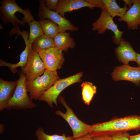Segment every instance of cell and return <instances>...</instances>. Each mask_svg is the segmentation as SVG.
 <instances>
[{
    "instance_id": "1",
    "label": "cell",
    "mask_w": 140,
    "mask_h": 140,
    "mask_svg": "<svg viewBox=\"0 0 140 140\" xmlns=\"http://www.w3.org/2000/svg\"><path fill=\"white\" fill-rule=\"evenodd\" d=\"M139 130L140 116L135 115L93 124L88 134L92 137L111 136L117 133Z\"/></svg>"
},
{
    "instance_id": "2",
    "label": "cell",
    "mask_w": 140,
    "mask_h": 140,
    "mask_svg": "<svg viewBox=\"0 0 140 140\" xmlns=\"http://www.w3.org/2000/svg\"><path fill=\"white\" fill-rule=\"evenodd\" d=\"M0 17L5 24L11 23L15 27L23 26L34 19L29 8L24 10L15 0H2L0 1Z\"/></svg>"
},
{
    "instance_id": "3",
    "label": "cell",
    "mask_w": 140,
    "mask_h": 140,
    "mask_svg": "<svg viewBox=\"0 0 140 140\" xmlns=\"http://www.w3.org/2000/svg\"><path fill=\"white\" fill-rule=\"evenodd\" d=\"M19 78L14 94L6 105L5 109L25 110L34 108L37 106L28 94L25 75L20 71L18 72Z\"/></svg>"
},
{
    "instance_id": "4",
    "label": "cell",
    "mask_w": 140,
    "mask_h": 140,
    "mask_svg": "<svg viewBox=\"0 0 140 140\" xmlns=\"http://www.w3.org/2000/svg\"><path fill=\"white\" fill-rule=\"evenodd\" d=\"M59 79L57 71L46 70L43 75L30 81H26L29 95L32 100H38L41 96Z\"/></svg>"
},
{
    "instance_id": "5",
    "label": "cell",
    "mask_w": 140,
    "mask_h": 140,
    "mask_svg": "<svg viewBox=\"0 0 140 140\" xmlns=\"http://www.w3.org/2000/svg\"><path fill=\"white\" fill-rule=\"evenodd\" d=\"M83 75V72H80L64 79H59L44 93L38 100L46 102L51 108H54L53 103L58 107L57 99L60 93L69 86L81 82Z\"/></svg>"
},
{
    "instance_id": "6",
    "label": "cell",
    "mask_w": 140,
    "mask_h": 140,
    "mask_svg": "<svg viewBox=\"0 0 140 140\" xmlns=\"http://www.w3.org/2000/svg\"><path fill=\"white\" fill-rule=\"evenodd\" d=\"M58 98L59 101L66 108V111L64 113L58 110L55 111V114L62 117L68 123L72 131L74 139L88 134L91 125L86 124L79 120L62 96L59 95Z\"/></svg>"
},
{
    "instance_id": "7",
    "label": "cell",
    "mask_w": 140,
    "mask_h": 140,
    "mask_svg": "<svg viewBox=\"0 0 140 140\" xmlns=\"http://www.w3.org/2000/svg\"><path fill=\"white\" fill-rule=\"evenodd\" d=\"M113 18L105 10L101 9L99 17L93 23L92 30L97 31L98 34H103L107 29L111 30L114 34L113 37V43L119 45L124 31L119 30Z\"/></svg>"
},
{
    "instance_id": "8",
    "label": "cell",
    "mask_w": 140,
    "mask_h": 140,
    "mask_svg": "<svg viewBox=\"0 0 140 140\" xmlns=\"http://www.w3.org/2000/svg\"><path fill=\"white\" fill-rule=\"evenodd\" d=\"M39 1V8L37 16L40 19H49L55 23L58 26L59 33L65 32L66 30L78 31V28L74 25L70 21L64 17L61 16L56 12L48 9L46 6L44 0Z\"/></svg>"
},
{
    "instance_id": "9",
    "label": "cell",
    "mask_w": 140,
    "mask_h": 140,
    "mask_svg": "<svg viewBox=\"0 0 140 140\" xmlns=\"http://www.w3.org/2000/svg\"><path fill=\"white\" fill-rule=\"evenodd\" d=\"M46 70L45 66L38 53L30 50L26 62L21 71L25 75L26 81L32 80L41 76Z\"/></svg>"
},
{
    "instance_id": "10",
    "label": "cell",
    "mask_w": 140,
    "mask_h": 140,
    "mask_svg": "<svg viewBox=\"0 0 140 140\" xmlns=\"http://www.w3.org/2000/svg\"><path fill=\"white\" fill-rule=\"evenodd\" d=\"M46 70L57 71L61 68L65 61L62 51L54 47L43 50L38 53Z\"/></svg>"
},
{
    "instance_id": "11",
    "label": "cell",
    "mask_w": 140,
    "mask_h": 140,
    "mask_svg": "<svg viewBox=\"0 0 140 140\" xmlns=\"http://www.w3.org/2000/svg\"><path fill=\"white\" fill-rule=\"evenodd\" d=\"M115 81L122 80L131 81L137 86L140 85V67H134L128 64L116 67L111 74Z\"/></svg>"
},
{
    "instance_id": "12",
    "label": "cell",
    "mask_w": 140,
    "mask_h": 140,
    "mask_svg": "<svg viewBox=\"0 0 140 140\" xmlns=\"http://www.w3.org/2000/svg\"><path fill=\"white\" fill-rule=\"evenodd\" d=\"M118 20L125 22L129 30L137 29L140 26V0H133L132 5Z\"/></svg>"
},
{
    "instance_id": "13",
    "label": "cell",
    "mask_w": 140,
    "mask_h": 140,
    "mask_svg": "<svg viewBox=\"0 0 140 140\" xmlns=\"http://www.w3.org/2000/svg\"><path fill=\"white\" fill-rule=\"evenodd\" d=\"M119 46L115 49L118 60L124 64H128L131 61L136 62L137 53L128 41L122 38Z\"/></svg>"
},
{
    "instance_id": "14",
    "label": "cell",
    "mask_w": 140,
    "mask_h": 140,
    "mask_svg": "<svg viewBox=\"0 0 140 140\" xmlns=\"http://www.w3.org/2000/svg\"><path fill=\"white\" fill-rule=\"evenodd\" d=\"M85 7H88L91 9L97 7L86 0H58L55 11L61 16L64 17L66 12Z\"/></svg>"
},
{
    "instance_id": "15",
    "label": "cell",
    "mask_w": 140,
    "mask_h": 140,
    "mask_svg": "<svg viewBox=\"0 0 140 140\" xmlns=\"http://www.w3.org/2000/svg\"><path fill=\"white\" fill-rule=\"evenodd\" d=\"M18 80L8 81L0 79V111L5 107L12 97L15 91Z\"/></svg>"
},
{
    "instance_id": "16",
    "label": "cell",
    "mask_w": 140,
    "mask_h": 140,
    "mask_svg": "<svg viewBox=\"0 0 140 140\" xmlns=\"http://www.w3.org/2000/svg\"><path fill=\"white\" fill-rule=\"evenodd\" d=\"M53 39L55 47L62 51L66 52L69 48L75 47V43L68 32L59 33Z\"/></svg>"
},
{
    "instance_id": "17",
    "label": "cell",
    "mask_w": 140,
    "mask_h": 140,
    "mask_svg": "<svg viewBox=\"0 0 140 140\" xmlns=\"http://www.w3.org/2000/svg\"><path fill=\"white\" fill-rule=\"evenodd\" d=\"M104 3L103 9L113 18L115 16L122 17L129 9L127 5L121 7L115 0H102Z\"/></svg>"
},
{
    "instance_id": "18",
    "label": "cell",
    "mask_w": 140,
    "mask_h": 140,
    "mask_svg": "<svg viewBox=\"0 0 140 140\" xmlns=\"http://www.w3.org/2000/svg\"><path fill=\"white\" fill-rule=\"evenodd\" d=\"M25 47L24 50L20 55V60L17 63L15 64H11L5 61L2 59L0 60L1 66H5L9 67L11 71L14 73L18 72L17 68L23 67L25 65L27 60L29 51L31 48V46L27 44L28 40L24 41Z\"/></svg>"
},
{
    "instance_id": "19",
    "label": "cell",
    "mask_w": 140,
    "mask_h": 140,
    "mask_svg": "<svg viewBox=\"0 0 140 140\" xmlns=\"http://www.w3.org/2000/svg\"><path fill=\"white\" fill-rule=\"evenodd\" d=\"M55 47L53 38L44 34L37 38L32 43L31 48L38 53L44 50Z\"/></svg>"
},
{
    "instance_id": "20",
    "label": "cell",
    "mask_w": 140,
    "mask_h": 140,
    "mask_svg": "<svg viewBox=\"0 0 140 140\" xmlns=\"http://www.w3.org/2000/svg\"><path fill=\"white\" fill-rule=\"evenodd\" d=\"M39 22L44 34L46 36L53 38L60 32L58 25L51 20L48 19H41Z\"/></svg>"
},
{
    "instance_id": "21",
    "label": "cell",
    "mask_w": 140,
    "mask_h": 140,
    "mask_svg": "<svg viewBox=\"0 0 140 140\" xmlns=\"http://www.w3.org/2000/svg\"><path fill=\"white\" fill-rule=\"evenodd\" d=\"M82 98L85 104L89 105L96 92V87L90 82L85 81L82 84Z\"/></svg>"
},
{
    "instance_id": "22",
    "label": "cell",
    "mask_w": 140,
    "mask_h": 140,
    "mask_svg": "<svg viewBox=\"0 0 140 140\" xmlns=\"http://www.w3.org/2000/svg\"><path fill=\"white\" fill-rule=\"evenodd\" d=\"M35 134L37 140H73L74 139L73 136H67L64 133L62 135L47 134L44 132V129L41 127L36 130Z\"/></svg>"
},
{
    "instance_id": "23",
    "label": "cell",
    "mask_w": 140,
    "mask_h": 140,
    "mask_svg": "<svg viewBox=\"0 0 140 140\" xmlns=\"http://www.w3.org/2000/svg\"><path fill=\"white\" fill-rule=\"evenodd\" d=\"M28 23L30 27V31L27 44L31 46L34 41L44 33L39 21L33 19Z\"/></svg>"
},
{
    "instance_id": "24",
    "label": "cell",
    "mask_w": 140,
    "mask_h": 140,
    "mask_svg": "<svg viewBox=\"0 0 140 140\" xmlns=\"http://www.w3.org/2000/svg\"><path fill=\"white\" fill-rule=\"evenodd\" d=\"M130 135L128 132L117 133L111 136L112 140H129Z\"/></svg>"
},
{
    "instance_id": "25",
    "label": "cell",
    "mask_w": 140,
    "mask_h": 140,
    "mask_svg": "<svg viewBox=\"0 0 140 140\" xmlns=\"http://www.w3.org/2000/svg\"><path fill=\"white\" fill-rule=\"evenodd\" d=\"M58 0H44L46 7L51 10L56 11Z\"/></svg>"
},
{
    "instance_id": "26",
    "label": "cell",
    "mask_w": 140,
    "mask_h": 140,
    "mask_svg": "<svg viewBox=\"0 0 140 140\" xmlns=\"http://www.w3.org/2000/svg\"><path fill=\"white\" fill-rule=\"evenodd\" d=\"M86 1L93 5L97 7L103 9L104 7V3L102 0H86Z\"/></svg>"
},
{
    "instance_id": "27",
    "label": "cell",
    "mask_w": 140,
    "mask_h": 140,
    "mask_svg": "<svg viewBox=\"0 0 140 140\" xmlns=\"http://www.w3.org/2000/svg\"><path fill=\"white\" fill-rule=\"evenodd\" d=\"M93 140H112L111 136H101L92 137Z\"/></svg>"
},
{
    "instance_id": "28",
    "label": "cell",
    "mask_w": 140,
    "mask_h": 140,
    "mask_svg": "<svg viewBox=\"0 0 140 140\" xmlns=\"http://www.w3.org/2000/svg\"><path fill=\"white\" fill-rule=\"evenodd\" d=\"M73 140H93L92 137L88 134L82 137L74 139Z\"/></svg>"
},
{
    "instance_id": "29",
    "label": "cell",
    "mask_w": 140,
    "mask_h": 140,
    "mask_svg": "<svg viewBox=\"0 0 140 140\" xmlns=\"http://www.w3.org/2000/svg\"><path fill=\"white\" fill-rule=\"evenodd\" d=\"M129 140H140V133L134 135H130Z\"/></svg>"
},
{
    "instance_id": "30",
    "label": "cell",
    "mask_w": 140,
    "mask_h": 140,
    "mask_svg": "<svg viewBox=\"0 0 140 140\" xmlns=\"http://www.w3.org/2000/svg\"><path fill=\"white\" fill-rule=\"evenodd\" d=\"M123 1L125 3V5H128L129 8L132 6V4L133 3V0H124Z\"/></svg>"
},
{
    "instance_id": "31",
    "label": "cell",
    "mask_w": 140,
    "mask_h": 140,
    "mask_svg": "<svg viewBox=\"0 0 140 140\" xmlns=\"http://www.w3.org/2000/svg\"><path fill=\"white\" fill-rule=\"evenodd\" d=\"M5 129L4 126L3 124L0 123V133L1 134L3 133Z\"/></svg>"
},
{
    "instance_id": "32",
    "label": "cell",
    "mask_w": 140,
    "mask_h": 140,
    "mask_svg": "<svg viewBox=\"0 0 140 140\" xmlns=\"http://www.w3.org/2000/svg\"><path fill=\"white\" fill-rule=\"evenodd\" d=\"M140 67V54L137 53L136 62Z\"/></svg>"
},
{
    "instance_id": "33",
    "label": "cell",
    "mask_w": 140,
    "mask_h": 140,
    "mask_svg": "<svg viewBox=\"0 0 140 140\" xmlns=\"http://www.w3.org/2000/svg\"><path fill=\"white\" fill-rule=\"evenodd\" d=\"M0 29H3V26H2V25L1 24V25H0Z\"/></svg>"
}]
</instances>
